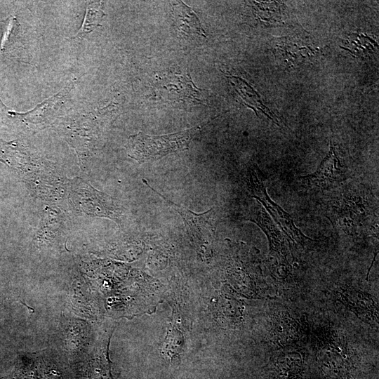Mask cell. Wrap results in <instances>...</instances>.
Here are the masks:
<instances>
[{
    "instance_id": "obj_1",
    "label": "cell",
    "mask_w": 379,
    "mask_h": 379,
    "mask_svg": "<svg viewBox=\"0 0 379 379\" xmlns=\"http://www.w3.org/2000/svg\"><path fill=\"white\" fill-rule=\"evenodd\" d=\"M201 126L163 135H149L142 133L131 135L126 145L127 154L138 162L142 163L186 150Z\"/></svg>"
},
{
    "instance_id": "obj_2",
    "label": "cell",
    "mask_w": 379,
    "mask_h": 379,
    "mask_svg": "<svg viewBox=\"0 0 379 379\" xmlns=\"http://www.w3.org/2000/svg\"><path fill=\"white\" fill-rule=\"evenodd\" d=\"M371 203L367 197L363 192L350 190L329 202L326 216L335 227L347 234H354L371 215Z\"/></svg>"
},
{
    "instance_id": "obj_3",
    "label": "cell",
    "mask_w": 379,
    "mask_h": 379,
    "mask_svg": "<svg viewBox=\"0 0 379 379\" xmlns=\"http://www.w3.org/2000/svg\"><path fill=\"white\" fill-rule=\"evenodd\" d=\"M243 218L255 223L265 234L270 246L268 258L274 262L272 268L275 266L277 275L286 276L290 265L287 260L285 237L261 204L255 199L252 200Z\"/></svg>"
},
{
    "instance_id": "obj_4",
    "label": "cell",
    "mask_w": 379,
    "mask_h": 379,
    "mask_svg": "<svg viewBox=\"0 0 379 379\" xmlns=\"http://www.w3.org/2000/svg\"><path fill=\"white\" fill-rule=\"evenodd\" d=\"M249 188L253 197L264 206L275 224L293 243L304 246L312 239L305 236L295 225L293 218L270 197L258 169L249 171Z\"/></svg>"
},
{
    "instance_id": "obj_5",
    "label": "cell",
    "mask_w": 379,
    "mask_h": 379,
    "mask_svg": "<svg viewBox=\"0 0 379 379\" xmlns=\"http://www.w3.org/2000/svg\"><path fill=\"white\" fill-rule=\"evenodd\" d=\"M2 379H65L47 350L19 355L14 371Z\"/></svg>"
},
{
    "instance_id": "obj_6",
    "label": "cell",
    "mask_w": 379,
    "mask_h": 379,
    "mask_svg": "<svg viewBox=\"0 0 379 379\" xmlns=\"http://www.w3.org/2000/svg\"><path fill=\"white\" fill-rule=\"evenodd\" d=\"M143 182L180 214L189 235L197 244L203 246L213 239L216 230V214L213 208L202 213H194L187 207L165 197L149 185L145 180Z\"/></svg>"
},
{
    "instance_id": "obj_7",
    "label": "cell",
    "mask_w": 379,
    "mask_h": 379,
    "mask_svg": "<svg viewBox=\"0 0 379 379\" xmlns=\"http://www.w3.org/2000/svg\"><path fill=\"white\" fill-rule=\"evenodd\" d=\"M114 327L102 333L86 354L83 373L88 379H115L109 358V344Z\"/></svg>"
},
{
    "instance_id": "obj_8",
    "label": "cell",
    "mask_w": 379,
    "mask_h": 379,
    "mask_svg": "<svg viewBox=\"0 0 379 379\" xmlns=\"http://www.w3.org/2000/svg\"><path fill=\"white\" fill-rule=\"evenodd\" d=\"M349 173L345 161L339 155L337 146L331 142L329 152L317 171L301 178L311 186L326 189L347 180Z\"/></svg>"
},
{
    "instance_id": "obj_9",
    "label": "cell",
    "mask_w": 379,
    "mask_h": 379,
    "mask_svg": "<svg viewBox=\"0 0 379 379\" xmlns=\"http://www.w3.org/2000/svg\"><path fill=\"white\" fill-rule=\"evenodd\" d=\"M155 88L158 95L166 101L177 103L200 102L201 89L197 88L189 74H169L161 77L155 83Z\"/></svg>"
},
{
    "instance_id": "obj_10",
    "label": "cell",
    "mask_w": 379,
    "mask_h": 379,
    "mask_svg": "<svg viewBox=\"0 0 379 379\" xmlns=\"http://www.w3.org/2000/svg\"><path fill=\"white\" fill-rule=\"evenodd\" d=\"M331 347L319 352V363L326 379H350L348 363L343 355Z\"/></svg>"
},
{
    "instance_id": "obj_11",
    "label": "cell",
    "mask_w": 379,
    "mask_h": 379,
    "mask_svg": "<svg viewBox=\"0 0 379 379\" xmlns=\"http://www.w3.org/2000/svg\"><path fill=\"white\" fill-rule=\"evenodd\" d=\"M173 15L180 34L190 36L198 34L206 37L201 23L191 8L181 1L173 4Z\"/></svg>"
},
{
    "instance_id": "obj_12",
    "label": "cell",
    "mask_w": 379,
    "mask_h": 379,
    "mask_svg": "<svg viewBox=\"0 0 379 379\" xmlns=\"http://www.w3.org/2000/svg\"><path fill=\"white\" fill-rule=\"evenodd\" d=\"M102 4V1H91L88 4L83 23L77 34L72 39H81L101 25L100 22L105 15Z\"/></svg>"
},
{
    "instance_id": "obj_13",
    "label": "cell",
    "mask_w": 379,
    "mask_h": 379,
    "mask_svg": "<svg viewBox=\"0 0 379 379\" xmlns=\"http://www.w3.org/2000/svg\"><path fill=\"white\" fill-rule=\"evenodd\" d=\"M234 89L243 100L253 109H261V103L253 90L241 79L237 77H228Z\"/></svg>"
}]
</instances>
